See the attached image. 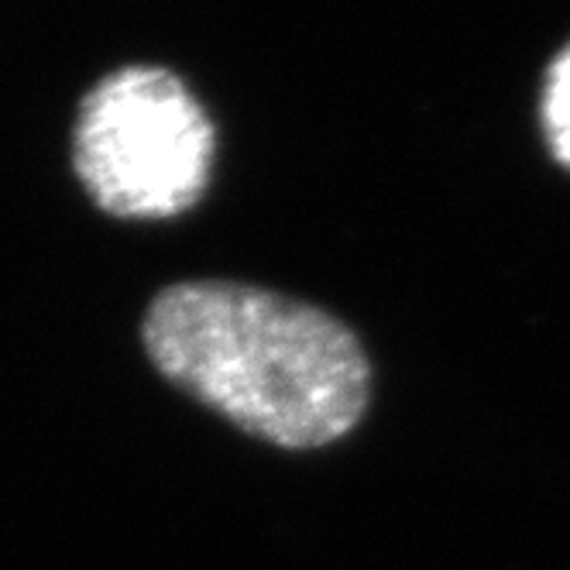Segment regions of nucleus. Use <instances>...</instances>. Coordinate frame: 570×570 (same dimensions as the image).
<instances>
[{"label":"nucleus","mask_w":570,"mask_h":570,"mask_svg":"<svg viewBox=\"0 0 570 570\" xmlns=\"http://www.w3.org/2000/svg\"><path fill=\"white\" fill-rule=\"evenodd\" d=\"M145 351L173 385L285 451L347 436L372 395V364L327 309L244 282H176L145 316Z\"/></svg>","instance_id":"obj_1"},{"label":"nucleus","mask_w":570,"mask_h":570,"mask_svg":"<svg viewBox=\"0 0 570 570\" xmlns=\"http://www.w3.org/2000/svg\"><path fill=\"white\" fill-rule=\"evenodd\" d=\"M72 161L100 210L125 220L176 217L207 189L214 128L183 79L128 66L83 100Z\"/></svg>","instance_id":"obj_2"},{"label":"nucleus","mask_w":570,"mask_h":570,"mask_svg":"<svg viewBox=\"0 0 570 570\" xmlns=\"http://www.w3.org/2000/svg\"><path fill=\"white\" fill-rule=\"evenodd\" d=\"M543 125L553 155L570 166V46L550 66L547 94H543Z\"/></svg>","instance_id":"obj_3"}]
</instances>
